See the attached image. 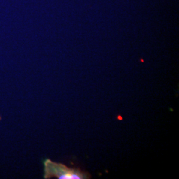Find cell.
<instances>
[{
  "mask_svg": "<svg viewBox=\"0 0 179 179\" xmlns=\"http://www.w3.org/2000/svg\"><path fill=\"white\" fill-rule=\"evenodd\" d=\"M45 177H54L59 179H84L87 174L76 169L69 168L65 166L51 162L50 160L44 162Z\"/></svg>",
  "mask_w": 179,
  "mask_h": 179,
  "instance_id": "1",
  "label": "cell"
}]
</instances>
